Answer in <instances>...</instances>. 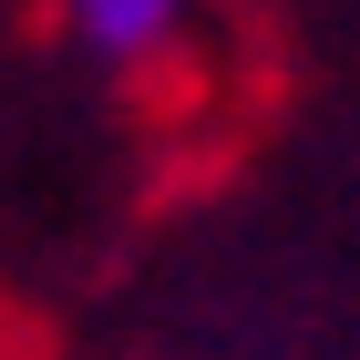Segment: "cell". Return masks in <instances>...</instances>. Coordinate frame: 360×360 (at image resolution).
<instances>
[{"label": "cell", "instance_id": "1", "mask_svg": "<svg viewBox=\"0 0 360 360\" xmlns=\"http://www.w3.org/2000/svg\"><path fill=\"white\" fill-rule=\"evenodd\" d=\"M72 21H83L93 52H144V41L175 21V0H72Z\"/></svg>", "mask_w": 360, "mask_h": 360}]
</instances>
